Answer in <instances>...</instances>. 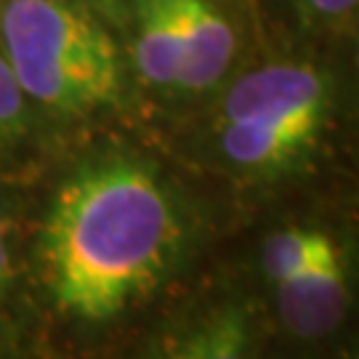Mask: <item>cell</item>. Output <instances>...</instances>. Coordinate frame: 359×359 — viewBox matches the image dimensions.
Wrapping results in <instances>:
<instances>
[{
  "label": "cell",
  "instance_id": "6da1fadb",
  "mask_svg": "<svg viewBox=\"0 0 359 359\" xmlns=\"http://www.w3.org/2000/svg\"><path fill=\"white\" fill-rule=\"evenodd\" d=\"M187 218L147 160L107 154L69 173L40 231V269L53 306L102 325L139 306L176 269Z\"/></svg>",
  "mask_w": 359,
  "mask_h": 359
},
{
  "label": "cell",
  "instance_id": "7a4b0ae2",
  "mask_svg": "<svg viewBox=\"0 0 359 359\" xmlns=\"http://www.w3.org/2000/svg\"><path fill=\"white\" fill-rule=\"evenodd\" d=\"M0 51L25 99L56 115H93L123 99L120 48L77 0H6Z\"/></svg>",
  "mask_w": 359,
  "mask_h": 359
},
{
  "label": "cell",
  "instance_id": "3957f363",
  "mask_svg": "<svg viewBox=\"0 0 359 359\" xmlns=\"http://www.w3.org/2000/svg\"><path fill=\"white\" fill-rule=\"evenodd\" d=\"M330 112V83L314 65L277 62L237 77L216 123L218 149L231 168L277 176L314 149Z\"/></svg>",
  "mask_w": 359,
  "mask_h": 359
},
{
  "label": "cell",
  "instance_id": "277c9868",
  "mask_svg": "<svg viewBox=\"0 0 359 359\" xmlns=\"http://www.w3.org/2000/svg\"><path fill=\"white\" fill-rule=\"evenodd\" d=\"M277 290V314L283 327L295 338L317 341L335 333L346 320L351 290L348 269L341 248L274 285Z\"/></svg>",
  "mask_w": 359,
  "mask_h": 359
},
{
  "label": "cell",
  "instance_id": "5b68a950",
  "mask_svg": "<svg viewBox=\"0 0 359 359\" xmlns=\"http://www.w3.org/2000/svg\"><path fill=\"white\" fill-rule=\"evenodd\" d=\"M179 22L184 48L179 90H210L231 67L237 48L234 29L213 0H179Z\"/></svg>",
  "mask_w": 359,
  "mask_h": 359
},
{
  "label": "cell",
  "instance_id": "8992f818",
  "mask_svg": "<svg viewBox=\"0 0 359 359\" xmlns=\"http://www.w3.org/2000/svg\"><path fill=\"white\" fill-rule=\"evenodd\" d=\"M136 6V65L157 88H179L181 22L179 0H133Z\"/></svg>",
  "mask_w": 359,
  "mask_h": 359
},
{
  "label": "cell",
  "instance_id": "52a82bcc",
  "mask_svg": "<svg viewBox=\"0 0 359 359\" xmlns=\"http://www.w3.org/2000/svg\"><path fill=\"white\" fill-rule=\"evenodd\" d=\"M187 333L192 359H253V322L243 304L216 306Z\"/></svg>",
  "mask_w": 359,
  "mask_h": 359
},
{
  "label": "cell",
  "instance_id": "ba28073f",
  "mask_svg": "<svg viewBox=\"0 0 359 359\" xmlns=\"http://www.w3.org/2000/svg\"><path fill=\"white\" fill-rule=\"evenodd\" d=\"M335 240L327 231L306 229V226H290V229L274 231L264 243L261 250V266L271 285L295 277L298 271L309 269L327 253H333Z\"/></svg>",
  "mask_w": 359,
  "mask_h": 359
},
{
  "label": "cell",
  "instance_id": "9c48e42d",
  "mask_svg": "<svg viewBox=\"0 0 359 359\" xmlns=\"http://www.w3.org/2000/svg\"><path fill=\"white\" fill-rule=\"evenodd\" d=\"M27 128V99L6 56L0 51V149L13 144Z\"/></svg>",
  "mask_w": 359,
  "mask_h": 359
},
{
  "label": "cell",
  "instance_id": "30bf717a",
  "mask_svg": "<svg viewBox=\"0 0 359 359\" xmlns=\"http://www.w3.org/2000/svg\"><path fill=\"white\" fill-rule=\"evenodd\" d=\"M298 3L309 19L325 22V25L354 19V11L359 6V0H298Z\"/></svg>",
  "mask_w": 359,
  "mask_h": 359
},
{
  "label": "cell",
  "instance_id": "8fae6325",
  "mask_svg": "<svg viewBox=\"0 0 359 359\" xmlns=\"http://www.w3.org/2000/svg\"><path fill=\"white\" fill-rule=\"evenodd\" d=\"M144 359H192V346H189V333H168L160 341H154Z\"/></svg>",
  "mask_w": 359,
  "mask_h": 359
},
{
  "label": "cell",
  "instance_id": "7c38bea8",
  "mask_svg": "<svg viewBox=\"0 0 359 359\" xmlns=\"http://www.w3.org/2000/svg\"><path fill=\"white\" fill-rule=\"evenodd\" d=\"M13 283V258H11V243H8V226L0 216V304L8 295Z\"/></svg>",
  "mask_w": 359,
  "mask_h": 359
},
{
  "label": "cell",
  "instance_id": "4fadbf2b",
  "mask_svg": "<svg viewBox=\"0 0 359 359\" xmlns=\"http://www.w3.org/2000/svg\"><path fill=\"white\" fill-rule=\"evenodd\" d=\"M96 3H107V0H96Z\"/></svg>",
  "mask_w": 359,
  "mask_h": 359
}]
</instances>
